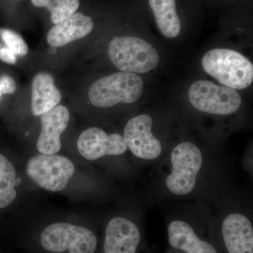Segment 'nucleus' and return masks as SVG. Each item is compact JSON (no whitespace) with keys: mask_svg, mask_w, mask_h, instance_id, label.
<instances>
[{"mask_svg":"<svg viewBox=\"0 0 253 253\" xmlns=\"http://www.w3.org/2000/svg\"><path fill=\"white\" fill-rule=\"evenodd\" d=\"M0 38L5 45L16 56H24L28 53V46L24 39L12 30L0 29Z\"/></svg>","mask_w":253,"mask_h":253,"instance_id":"6ab92c4d","label":"nucleus"},{"mask_svg":"<svg viewBox=\"0 0 253 253\" xmlns=\"http://www.w3.org/2000/svg\"><path fill=\"white\" fill-rule=\"evenodd\" d=\"M0 89L2 91L3 95L14 94L17 89L16 81L9 75H2L0 77Z\"/></svg>","mask_w":253,"mask_h":253,"instance_id":"aec40b11","label":"nucleus"},{"mask_svg":"<svg viewBox=\"0 0 253 253\" xmlns=\"http://www.w3.org/2000/svg\"><path fill=\"white\" fill-rule=\"evenodd\" d=\"M79 6V0H49L45 8L49 11L51 22L56 25L74 14Z\"/></svg>","mask_w":253,"mask_h":253,"instance_id":"a211bd4d","label":"nucleus"},{"mask_svg":"<svg viewBox=\"0 0 253 253\" xmlns=\"http://www.w3.org/2000/svg\"><path fill=\"white\" fill-rule=\"evenodd\" d=\"M33 188L23 173L21 157L0 150V215L16 211Z\"/></svg>","mask_w":253,"mask_h":253,"instance_id":"f8f14e48","label":"nucleus"},{"mask_svg":"<svg viewBox=\"0 0 253 253\" xmlns=\"http://www.w3.org/2000/svg\"><path fill=\"white\" fill-rule=\"evenodd\" d=\"M93 28L94 21L90 16L76 12L51 28L46 36V41L53 47H61L88 36Z\"/></svg>","mask_w":253,"mask_h":253,"instance_id":"2eb2a0df","label":"nucleus"},{"mask_svg":"<svg viewBox=\"0 0 253 253\" xmlns=\"http://www.w3.org/2000/svg\"><path fill=\"white\" fill-rule=\"evenodd\" d=\"M108 53L111 63L122 72L149 73L160 62L152 44L136 37H116L110 42Z\"/></svg>","mask_w":253,"mask_h":253,"instance_id":"1a4fd4ad","label":"nucleus"},{"mask_svg":"<svg viewBox=\"0 0 253 253\" xmlns=\"http://www.w3.org/2000/svg\"><path fill=\"white\" fill-rule=\"evenodd\" d=\"M158 166V193L166 199H193L209 207L230 191L223 158L208 154L193 141L174 145Z\"/></svg>","mask_w":253,"mask_h":253,"instance_id":"f257e3e1","label":"nucleus"},{"mask_svg":"<svg viewBox=\"0 0 253 253\" xmlns=\"http://www.w3.org/2000/svg\"><path fill=\"white\" fill-rule=\"evenodd\" d=\"M76 158L93 167L105 169L110 175L126 176L134 167L128 157L127 147L123 134L109 133L99 126H90L78 136Z\"/></svg>","mask_w":253,"mask_h":253,"instance_id":"20e7f679","label":"nucleus"},{"mask_svg":"<svg viewBox=\"0 0 253 253\" xmlns=\"http://www.w3.org/2000/svg\"><path fill=\"white\" fill-rule=\"evenodd\" d=\"M143 90L144 81L140 76L121 71L92 83L88 98L95 107L109 109L119 104H134L140 99Z\"/></svg>","mask_w":253,"mask_h":253,"instance_id":"6e6552de","label":"nucleus"},{"mask_svg":"<svg viewBox=\"0 0 253 253\" xmlns=\"http://www.w3.org/2000/svg\"><path fill=\"white\" fill-rule=\"evenodd\" d=\"M174 217L168 225L169 244L185 253H217L211 243L201 239L188 216L187 208L172 212Z\"/></svg>","mask_w":253,"mask_h":253,"instance_id":"ddd939ff","label":"nucleus"},{"mask_svg":"<svg viewBox=\"0 0 253 253\" xmlns=\"http://www.w3.org/2000/svg\"><path fill=\"white\" fill-rule=\"evenodd\" d=\"M134 207L127 206L109 214L104 228L103 253H136L141 241Z\"/></svg>","mask_w":253,"mask_h":253,"instance_id":"9d476101","label":"nucleus"},{"mask_svg":"<svg viewBox=\"0 0 253 253\" xmlns=\"http://www.w3.org/2000/svg\"><path fill=\"white\" fill-rule=\"evenodd\" d=\"M223 242L229 253H253L251 213L229 191L215 205Z\"/></svg>","mask_w":253,"mask_h":253,"instance_id":"39448f33","label":"nucleus"},{"mask_svg":"<svg viewBox=\"0 0 253 253\" xmlns=\"http://www.w3.org/2000/svg\"><path fill=\"white\" fill-rule=\"evenodd\" d=\"M154 119L143 113L128 120L123 138L134 166H158L166 157L168 150L155 135Z\"/></svg>","mask_w":253,"mask_h":253,"instance_id":"423d86ee","label":"nucleus"},{"mask_svg":"<svg viewBox=\"0 0 253 253\" xmlns=\"http://www.w3.org/2000/svg\"><path fill=\"white\" fill-rule=\"evenodd\" d=\"M31 1L36 7H46L49 0H31Z\"/></svg>","mask_w":253,"mask_h":253,"instance_id":"4be33fe9","label":"nucleus"},{"mask_svg":"<svg viewBox=\"0 0 253 253\" xmlns=\"http://www.w3.org/2000/svg\"><path fill=\"white\" fill-rule=\"evenodd\" d=\"M41 131L36 142L38 154H55L62 149L61 136L67 129L71 113L66 106L58 105L41 117Z\"/></svg>","mask_w":253,"mask_h":253,"instance_id":"4468645a","label":"nucleus"},{"mask_svg":"<svg viewBox=\"0 0 253 253\" xmlns=\"http://www.w3.org/2000/svg\"><path fill=\"white\" fill-rule=\"evenodd\" d=\"M156 24L168 38H174L181 31V22L176 13V0H149Z\"/></svg>","mask_w":253,"mask_h":253,"instance_id":"f3484780","label":"nucleus"},{"mask_svg":"<svg viewBox=\"0 0 253 253\" xmlns=\"http://www.w3.org/2000/svg\"><path fill=\"white\" fill-rule=\"evenodd\" d=\"M188 95L195 109L213 116L234 114L242 104L241 96L235 89L208 81L194 82L190 86Z\"/></svg>","mask_w":253,"mask_h":253,"instance_id":"9b49d317","label":"nucleus"},{"mask_svg":"<svg viewBox=\"0 0 253 253\" xmlns=\"http://www.w3.org/2000/svg\"><path fill=\"white\" fill-rule=\"evenodd\" d=\"M62 96L49 73H37L32 82L31 111L33 116L44 114L59 105Z\"/></svg>","mask_w":253,"mask_h":253,"instance_id":"dca6fc26","label":"nucleus"},{"mask_svg":"<svg viewBox=\"0 0 253 253\" xmlns=\"http://www.w3.org/2000/svg\"><path fill=\"white\" fill-rule=\"evenodd\" d=\"M40 224L36 245L42 253H96L98 237L91 226L75 214H58Z\"/></svg>","mask_w":253,"mask_h":253,"instance_id":"7ed1b4c3","label":"nucleus"},{"mask_svg":"<svg viewBox=\"0 0 253 253\" xmlns=\"http://www.w3.org/2000/svg\"><path fill=\"white\" fill-rule=\"evenodd\" d=\"M0 61L7 64L14 65L17 62L16 56L8 49L6 46H1L0 47Z\"/></svg>","mask_w":253,"mask_h":253,"instance_id":"412c9836","label":"nucleus"},{"mask_svg":"<svg viewBox=\"0 0 253 253\" xmlns=\"http://www.w3.org/2000/svg\"><path fill=\"white\" fill-rule=\"evenodd\" d=\"M21 162L26 179L36 189L79 199L107 192L104 179L76 157L35 153L21 157Z\"/></svg>","mask_w":253,"mask_h":253,"instance_id":"f03ea898","label":"nucleus"},{"mask_svg":"<svg viewBox=\"0 0 253 253\" xmlns=\"http://www.w3.org/2000/svg\"><path fill=\"white\" fill-rule=\"evenodd\" d=\"M201 63L206 73L223 86L243 89L253 83V63L234 50H210L204 55Z\"/></svg>","mask_w":253,"mask_h":253,"instance_id":"0eeeda50","label":"nucleus"},{"mask_svg":"<svg viewBox=\"0 0 253 253\" xmlns=\"http://www.w3.org/2000/svg\"><path fill=\"white\" fill-rule=\"evenodd\" d=\"M3 96L2 91H1V89H0V101H1V96Z\"/></svg>","mask_w":253,"mask_h":253,"instance_id":"5701e85b","label":"nucleus"}]
</instances>
